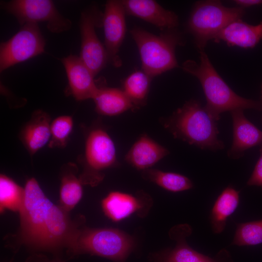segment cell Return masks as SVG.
I'll return each instance as SVG.
<instances>
[{
    "label": "cell",
    "instance_id": "obj_10",
    "mask_svg": "<svg viewBox=\"0 0 262 262\" xmlns=\"http://www.w3.org/2000/svg\"><path fill=\"white\" fill-rule=\"evenodd\" d=\"M84 157L86 169L80 179L82 183L95 185L103 178L100 171L116 163L115 145L105 131L96 129L89 133Z\"/></svg>",
    "mask_w": 262,
    "mask_h": 262
},
{
    "label": "cell",
    "instance_id": "obj_24",
    "mask_svg": "<svg viewBox=\"0 0 262 262\" xmlns=\"http://www.w3.org/2000/svg\"><path fill=\"white\" fill-rule=\"evenodd\" d=\"M82 183L72 171L63 175L60 188V206L66 212L71 210L82 198Z\"/></svg>",
    "mask_w": 262,
    "mask_h": 262
},
{
    "label": "cell",
    "instance_id": "obj_30",
    "mask_svg": "<svg viewBox=\"0 0 262 262\" xmlns=\"http://www.w3.org/2000/svg\"><path fill=\"white\" fill-rule=\"evenodd\" d=\"M26 262H61L60 261L49 260L48 258L41 255H33L30 257Z\"/></svg>",
    "mask_w": 262,
    "mask_h": 262
},
{
    "label": "cell",
    "instance_id": "obj_19",
    "mask_svg": "<svg viewBox=\"0 0 262 262\" xmlns=\"http://www.w3.org/2000/svg\"><path fill=\"white\" fill-rule=\"evenodd\" d=\"M142 205L138 198L118 191L110 192L101 202L105 214L115 222L130 216L141 209Z\"/></svg>",
    "mask_w": 262,
    "mask_h": 262
},
{
    "label": "cell",
    "instance_id": "obj_31",
    "mask_svg": "<svg viewBox=\"0 0 262 262\" xmlns=\"http://www.w3.org/2000/svg\"><path fill=\"white\" fill-rule=\"evenodd\" d=\"M261 101L260 102V104H261V110H262V86H261Z\"/></svg>",
    "mask_w": 262,
    "mask_h": 262
},
{
    "label": "cell",
    "instance_id": "obj_21",
    "mask_svg": "<svg viewBox=\"0 0 262 262\" xmlns=\"http://www.w3.org/2000/svg\"><path fill=\"white\" fill-rule=\"evenodd\" d=\"M184 236L180 233L178 237L177 244L172 250L166 251L160 256L159 260L163 262H222V256L226 250H222V254L216 259L201 254L188 245Z\"/></svg>",
    "mask_w": 262,
    "mask_h": 262
},
{
    "label": "cell",
    "instance_id": "obj_25",
    "mask_svg": "<svg viewBox=\"0 0 262 262\" xmlns=\"http://www.w3.org/2000/svg\"><path fill=\"white\" fill-rule=\"evenodd\" d=\"M24 188L4 175L0 176V211L19 212L24 200Z\"/></svg>",
    "mask_w": 262,
    "mask_h": 262
},
{
    "label": "cell",
    "instance_id": "obj_22",
    "mask_svg": "<svg viewBox=\"0 0 262 262\" xmlns=\"http://www.w3.org/2000/svg\"><path fill=\"white\" fill-rule=\"evenodd\" d=\"M152 78L143 70L133 72L124 80L123 91L135 107L145 104Z\"/></svg>",
    "mask_w": 262,
    "mask_h": 262
},
{
    "label": "cell",
    "instance_id": "obj_3",
    "mask_svg": "<svg viewBox=\"0 0 262 262\" xmlns=\"http://www.w3.org/2000/svg\"><path fill=\"white\" fill-rule=\"evenodd\" d=\"M164 126L175 138L201 149L214 151L224 147L218 138L216 121L196 100H190L178 109L165 119Z\"/></svg>",
    "mask_w": 262,
    "mask_h": 262
},
{
    "label": "cell",
    "instance_id": "obj_9",
    "mask_svg": "<svg viewBox=\"0 0 262 262\" xmlns=\"http://www.w3.org/2000/svg\"><path fill=\"white\" fill-rule=\"evenodd\" d=\"M103 13L96 5L84 10L81 14L80 30L81 46L80 57L95 76L108 62L105 47L99 40L96 27L102 26Z\"/></svg>",
    "mask_w": 262,
    "mask_h": 262
},
{
    "label": "cell",
    "instance_id": "obj_1",
    "mask_svg": "<svg viewBox=\"0 0 262 262\" xmlns=\"http://www.w3.org/2000/svg\"><path fill=\"white\" fill-rule=\"evenodd\" d=\"M22 242L37 250L69 251L79 229L68 212L53 203L34 178L24 187V198L19 212Z\"/></svg>",
    "mask_w": 262,
    "mask_h": 262
},
{
    "label": "cell",
    "instance_id": "obj_27",
    "mask_svg": "<svg viewBox=\"0 0 262 262\" xmlns=\"http://www.w3.org/2000/svg\"><path fill=\"white\" fill-rule=\"evenodd\" d=\"M73 122L69 115L60 116L53 120L50 125L51 138L49 146L64 147L72 131Z\"/></svg>",
    "mask_w": 262,
    "mask_h": 262
},
{
    "label": "cell",
    "instance_id": "obj_11",
    "mask_svg": "<svg viewBox=\"0 0 262 262\" xmlns=\"http://www.w3.org/2000/svg\"><path fill=\"white\" fill-rule=\"evenodd\" d=\"M126 14L122 0H110L106 2L102 20L104 47L108 61L115 67L122 65L118 53L126 33Z\"/></svg>",
    "mask_w": 262,
    "mask_h": 262
},
{
    "label": "cell",
    "instance_id": "obj_18",
    "mask_svg": "<svg viewBox=\"0 0 262 262\" xmlns=\"http://www.w3.org/2000/svg\"><path fill=\"white\" fill-rule=\"evenodd\" d=\"M93 99L97 111L107 116L118 115L134 108L124 91L116 88L98 86Z\"/></svg>",
    "mask_w": 262,
    "mask_h": 262
},
{
    "label": "cell",
    "instance_id": "obj_26",
    "mask_svg": "<svg viewBox=\"0 0 262 262\" xmlns=\"http://www.w3.org/2000/svg\"><path fill=\"white\" fill-rule=\"evenodd\" d=\"M262 243V220L238 224L232 244L254 246Z\"/></svg>",
    "mask_w": 262,
    "mask_h": 262
},
{
    "label": "cell",
    "instance_id": "obj_13",
    "mask_svg": "<svg viewBox=\"0 0 262 262\" xmlns=\"http://www.w3.org/2000/svg\"><path fill=\"white\" fill-rule=\"evenodd\" d=\"M126 14L134 16L164 31L175 29L179 24L178 16L152 0H122Z\"/></svg>",
    "mask_w": 262,
    "mask_h": 262
},
{
    "label": "cell",
    "instance_id": "obj_20",
    "mask_svg": "<svg viewBox=\"0 0 262 262\" xmlns=\"http://www.w3.org/2000/svg\"><path fill=\"white\" fill-rule=\"evenodd\" d=\"M239 191L231 186L225 188L215 200L210 214V221L213 231L221 233L226 222L236 210L239 203Z\"/></svg>",
    "mask_w": 262,
    "mask_h": 262
},
{
    "label": "cell",
    "instance_id": "obj_5",
    "mask_svg": "<svg viewBox=\"0 0 262 262\" xmlns=\"http://www.w3.org/2000/svg\"><path fill=\"white\" fill-rule=\"evenodd\" d=\"M134 247L132 238L113 228L79 229L69 252L72 255L88 253L115 262H125Z\"/></svg>",
    "mask_w": 262,
    "mask_h": 262
},
{
    "label": "cell",
    "instance_id": "obj_17",
    "mask_svg": "<svg viewBox=\"0 0 262 262\" xmlns=\"http://www.w3.org/2000/svg\"><path fill=\"white\" fill-rule=\"evenodd\" d=\"M49 116L41 110L35 111L21 133L25 147L32 155L42 148L51 138Z\"/></svg>",
    "mask_w": 262,
    "mask_h": 262
},
{
    "label": "cell",
    "instance_id": "obj_14",
    "mask_svg": "<svg viewBox=\"0 0 262 262\" xmlns=\"http://www.w3.org/2000/svg\"><path fill=\"white\" fill-rule=\"evenodd\" d=\"M244 110L230 112L233 124V141L228 156L233 159L242 156L244 151L262 144V131L244 115Z\"/></svg>",
    "mask_w": 262,
    "mask_h": 262
},
{
    "label": "cell",
    "instance_id": "obj_29",
    "mask_svg": "<svg viewBox=\"0 0 262 262\" xmlns=\"http://www.w3.org/2000/svg\"><path fill=\"white\" fill-rule=\"evenodd\" d=\"M234 2L238 6L244 8L262 4V0H235Z\"/></svg>",
    "mask_w": 262,
    "mask_h": 262
},
{
    "label": "cell",
    "instance_id": "obj_32",
    "mask_svg": "<svg viewBox=\"0 0 262 262\" xmlns=\"http://www.w3.org/2000/svg\"><path fill=\"white\" fill-rule=\"evenodd\" d=\"M159 262H163L160 260H159Z\"/></svg>",
    "mask_w": 262,
    "mask_h": 262
},
{
    "label": "cell",
    "instance_id": "obj_28",
    "mask_svg": "<svg viewBox=\"0 0 262 262\" xmlns=\"http://www.w3.org/2000/svg\"><path fill=\"white\" fill-rule=\"evenodd\" d=\"M260 152V157L247 182V184L249 186L256 185L262 187V144L261 145Z\"/></svg>",
    "mask_w": 262,
    "mask_h": 262
},
{
    "label": "cell",
    "instance_id": "obj_7",
    "mask_svg": "<svg viewBox=\"0 0 262 262\" xmlns=\"http://www.w3.org/2000/svg\"><path fill=\"white\" fill-rule=\"evenodd\" d=\"M2 7L13 15L21 26L26 23H47L48 29L52 33L69 30L71 21L63 16L50 0H13L2 3Z\"/></svg>",
    "mask_w": 262,
    "mask_h": 262
},
{
    "label": "cell",
    "instance_id": "obj_6",
    "mask_svg": "<svg viewBox=\"0 0 262 262\" xmlns=\"http://www.w3.org/2000/svg\"><path fill=\"white\" fill-rule=\"evenodd\" d=\"M244 9L228 7L219 0H202L196 2L187 22L189 32L194 37L199 52L204 49L210 40L231 22L241 19Z\"/></svg>",
    "mask_w": 262,
    "mask_h": 262
},
{
    "label": "cell",
    "instance_id": "obj_23",
    "mask_svg": "<svg viewBox=\"0 0 262 262\" xmlns=\"http://www.w3.org/2000/svg\"><path fill=\"white\" fill-rule=\"evenodd\" d=\"M144 177L169 191L181 192L191 189L193 184L187 177L180 174L164 172L156 169H147Z\"/></svg>",
    "mask_w": 262,
    "mask_h": 262
},
{
    "label": "cell",
    "instance_id": "obj_16",
    "mask_svg": "<svg viewBox=\"0 0 262 262\" xmlns=\"http://www.w3.org/2000/svg\"><path fill=\"white\" fill-rule=\"evenodd\" d=\"M168 150L144 135L132 145L125 156L131 165L139 170H146L168 154Z\"/></svg>",
    "mask_w": 262,
    "mask_h": 262
},
{
    "label": "cell",
    "instance_id": "obj_15",
    "mask_svg": "<svg viewBox=\"0 0 262 262\" xmlns=\"http://www.w3.org/2000/svg\"><path fill=\"white\" fill-rule=\"evenodd\" d=\"M262 39V21L258 25L249 24L241 19L224 28L213 38L215 42L224 41L229 46L245 49L254 48Z\"/></svg>",
    "mask_w": 262,
    "mask_h": 262
},
{
    "label": "cell",
    "instance_id": "obj_8",
    "mask_svg": "<svg viewBox=\"0 0 262 262\" xmlns=\"http://www.w3.org/2000/svg\"><path fill=\"white\" fill-rule=\"evenodd\" d=\"M46 42L38 23L29 22L0 45V72L44 52Z\"/></svg>",
    "mask_w": 262,
    "mask_h": 262
},
{
    "label": "cell",
    "instance_id": "obj_2",
    "mask_svg": "<svg viewBox=\"0 0 262 262\" xmlns=\"http://www.w3.org/2000/svg\"><path fill=\"white\" fill-rule=\"evenodd\" d=\"M199 52L198 62L186 60L182 68L199 81L207 100L204 107L214 120H218L220 114L226 111L245 109L261 110L260 102L236 94L215 70L204 51Z\"/></svg>",
    "mask_w": 262,
    "mask_h": 262
},
{
    "label": "cell",
    "instance_id": "obj_4",
    "mask_svg": "<svg viewBox=\"0 0 262 262\" xmlns=\"http://www.w3.org/2000/svg\"><path fill=\"white\" fill-rule=\"evenodd\" d=\"M130 33L139 52L142 70L151 78L178 67L175 49L183 44L184 38L177 29L156 35L135 27Z\"/></svg>",
    "mask_w": 262,
    "mask_h": 262
},
{
    "label": "cell",
    "instance_id": "obj_12",
    "mask_svg": "<svg viewBox=\"0 0 262 262\" xmlns=\"http://www.w3.org/2000/svg\"><path fill=\"white\" fill-rule=\"evenodd\" d=\"M61 61L66 71L70 94L78 100L93 99L98 85L94 80L95 76L80 56L71 54Z\"/></svg>",
    "mask_w": 262,
    "mask_h": 262
}]
</instances>
